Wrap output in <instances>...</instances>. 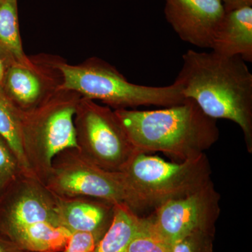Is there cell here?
<instances>
[{
	"label": "cell",
	"mask_w": 252,
	"mask_h": 252,
	"mask_svg": "<svg viewBox=\"0 0 252 252\" xmlns=\"http://www.w3.org/2000/svg\"><path fill=\"white\" fill-rule=\"evenodd\" d=\"M22 172L9 144L0 135V194Z\"/></svg>",
	"instance_id": "cell-18"
},
{
	"label": "cell",
	"mask_w": 252,
	"mask_h": 252,
	"mask_svg": "<svg viewBox=\"0 0 252 252\" xmlns=\"http://www.w3.org/2000/svg\"><path fill=\"white\" fill-rule=\"evenodd\" d=\"M74 124L78 150L100 168L121 172L137 152L115 110L108 106L81 97Z\"/></svg>",
	"instance_id": "cell-7"
},
{
	"label": "cell",
	"mask_w": 252,
	"mask_h": 252,
	"mask_svg": "<svg viewBox=\"0 0 252 252\" xmlns=\"http://www.w3.org/2000/svg\"><path fill=\"white\" fill-rule=\"evenodd\" d=\"M136 151L161 152L181 162L205 154L220 137L217 120L193 100L154 110L117 109Z\"/></svg>",
	"instance_id": "cell-2"
},
{
	"label": "cell",
	"mask_w": 252,
	"mask_h": 252,
	"mask_svg": "<svg viewBox=\"0 0 252 252\" xmlns=\"http://www.w3.org/2000/svg\"><path fill=\"white\" fill-rule=\"evenodd\" d=\"M165 18L182 40L211 49L224 17L220 0H164Z\"/></svg>",
	"instance_id": "cell-11"
},
{
	"label": "cell",
	"mask_w": 252,
	"mask_h": 252,
	"mask_svg": "<svg viewBox=\"0 0 252 252\" xmlns=\"http://www.w3.org/2000/svg\"><path fill=\"white\" fill-rule=\"evenodd\" d=\"M142 220L143 217L126 204H115L111 224L99 240L94 252H127Z\"/></svg>",
	"instance_id": "cell-14"
},
{
	"label": "cell",
	"mask_w": 252,
	"mask_h": 252,
	"mask_svg": "<svg viewBox=\"0 0 252 252\" xmlns=\"http://www.w3.org/2000/svg\"><path fill=\"white\" fill-rule=\"evenodd\" d=\"M62 58L49 54L28 56L22 63L5 67L1 90L23 113L44 104L63 89Z\"/></svg>",
	"instance_id": "cell-10"
},
{
	"label": "cell",
	"mask_w": 252,
	"mask_h": 252,
	"mask_svg": "<svg viewBox=\"0 0 252 252\" xmlns=\"http://www.w3.org/2000/svg\"><path fill=\"white\" fill-rule=\"evenodd\" d=\"M44 185L64 198L87 197L112 204H126L138 214L140 207L122 172H110L83 157L77 148L54 157Z\"/></svg>",
	"instance_id": "cell-6"
},
{
	"label": "cell",
	"mask_w": 252,
	"mask_h": 252,
	"mask_svg": "<svg viewBox=\"0 0 252 252\" xmlns=\"http://www.w3.org/2000/svg\"><path fill=\"white\" fill-rule=\"evenodd\" d=\"M140 211L193 193L211 182L206 154L178 163L136 152L121 172Z\"/></svg>",
	"instance_id": "cell-4"
},
{
	"label": "cell",
	"mask_w": 252,
	"mask_h": 252,
	"mask_svg": "<svg viewBox=\"0 0 252 252\" xmlns=\"http://www.w3.org/2000/svg\"><path fill=\"white\" fill-rule=\"evenodd\" d=\"M5 66L4 63L0 59V89H1V83H2L3 77H4Z\"/></svg>",
	"instance_id": "cell-23"
},
{
	"label": "cell",
	"mask_w": 252,
	"mask_h": 252,
	"mask_svg": "<svg viewBox=\"0 0 252 252\" xmlns=\"http://www.w3.org/2000/svg\"><path fill=\"white\" fill-rule=\"evenodd\" d=\"M225 11H232L245 6H252V0H220Z\"/></svg>",
	"instance_id": "cell-21"
},
{
	"label": "cell",
	"mask_w": 252,
	"mask_h": 252,
	"mask_svg": "<svg viewBox=\"0 0 252 252\" xmlns=\"http://www.w3.org/2000/svg\"><path fill=\"white\" fill-rule=\"evenodd\" d=\"M216 231H198L174 245L172 252H213Z\"/></svg>",
	"instance_id": "cell-19"
},
{
	"label": "cell",
	"mask_w": 252,
	"mask_h": 252,
	"mask_svg": "<svg viewBox=\"0 0 252 252\" xmlns=\"http://www.w3.org/2000/svg\"><path fill=\"white\" fill-rule=\"evenodd\" d=\"M225 56H240L252 62V6L226 11L211 49Z\"/></svg>",
	"instance_id": "cell-13"
},
{
	"label": "cell",
	"mask_w": 252,
	"mask_h": 252,
	"mask_svg": "<svg viewBox=\"0 0 252 252\" xmlns=\"http://www.w3.org/2000/svg\"><path fill=\"white\" fill-rule=\"evenodd\" d=\"M59 67L64 78L63 89L99 101L114 110L140 106L167 107L186 99L175 82L167 86L132 84L114 66L99 58H90L79 64H69L62 59Z\"/></svg>",
	"instance_id": "cell-3"
},
{
	"label": "cell",
	"mask_w": 252,
	"mask_h": 252,
	"mask_svg": "<svg viewBox=\"0 0 252 252\" xmlns=\"http://www.w3.org/2000/svg\"><path fill=\"white\" fill-rule=\"evenodd\" d=\"M27 58L20 34L18 0H0V59L6 67Z\"/></svg>",
	"instance_id": "cell-15"
},
{
	"label": "cell",
	"mask_w": 252,
	"mask_h": 252,
	"mask_svg": "<svg viewBox=\"0 0 252 252\" xmlns=\"http://www.w3.org/2000/svg\"></svg>",
	"instance_id": "cell-24"
},
{
	"label": "cell",
	"mask_w": 252,
	"mask_h": 252,
	"mask_svg": "<svg viewBox=\"0 0 252 252\" xmlns=\"http://www.w3.org/2000/svg\"><path fill=\"white\" fill-rule=\"evenodd\" d=\"M220 195L212 181L193 193L156 207L149 219L172 245L198 231H216Z\"/></svg>",
	"instance_id": "cell-9"
},
{
	"label": "cell",
	"mask_w": 252,
	"mask_h": 252,
	"mask_svg": "<svg viewBox=\"0 0 252 252\" xmlns=\"http://www.w3.org/2000/svg\"><path fill=\"white\" fill-rule=\"evenodd\" d=\"M102 235L86 232L73 233L61 252H94Z\"/></svg>",
	"instance_id": "cell-20"
},
{
	"label": "cell",
	"mask_w": 252,
	"mask_h": 252,
	"mask_svg": "<svg viewBox=\"0 0 252 252\" xmlns=\"http://www.w3.org/2000/svg\"><path fill=\"white\" fill-rule=\"evenodd\" d=\"M57 212L63 227L70 231L104 235L111 224L114 204L87 197L56 195Z\"/></svg>",
	"instance_id": "cell-12"
},
{
	"label": "cell",
	"mask_w": 252,
	"mask_h": 252,
	"mask_svg": "<svg viewBox=\"0 0 252 252\" xmlns=\"http://www.w3.org/2000/svg\"><path fill=\"white\" fill-rule=\"evenodd\" d=\"M17 245L0 234V252H24Z\"/></svg>",
	"instance_id": "cell-22"
},
{
	"label": "cell",
	"mask_w": 252,
	"mask_h": 252,
	"mask_svg": "<svg viewBox=\"0 0 252 252\" xmlns=\"http://www.w3.org/2000/svg\"><path fill=\"white\" fill-rule=\"evenodd\" d=\"M174 246L154 226L149 217H143L127 252H172Z\"/></svg>",
	"instance_id": "cell-17"
},
{
	"label": "cell",
	"mask_w": 252,
	"mask_h": 252,
	"mask_svg": "<svg viewBox=\"0 0 252 252\" xmlns=\"http://www.w3.org/2000/svg\"><path fill=\"white\" fill-rule=\"evenodd\" d=\"M81 97L61 89L44 104L23 113V152L30 170L44 184L54 157L64 149L77 148L74 117Z\"/></svg>",
	"instance_id": "cell-5"
},
{
	"label": "cell",
	"mask_w": 252,
	"mask_h": 252,
	"mask_svg": "<svg viewBox=\"0 0 252 252\" xmlns=\"http://www.w3.org/2000/svg\"><path fill=\"white\" fill-rule=\"evenodd\" d=\"M23 112L19 110L0 89V135L9 144L23 172L28 175H33L23 152Z\"/></svg>",
	"instance_id": "cell-16"
},
{
	"label": "cell",
	"mask_w": 252,
	"mask_h": 252,
	"mask_svg": "<svg viewBox=\"0 0 252 252\" xmlns=\"http://www.w3.org/2000/svg\"><path fill=\"white\" fill-rule=\"evenodd\" d=\"M46 224L62 226L56 195L35 176L22 172L0 194V234L16 245Z\"/></svg>",
	"instance_id": "cell-8"
},
{
	"label": "cell",
	"mask_w": 252,
	"mask_h": 252,
	"mask_svg": "<svg viewBox=\"0 0 252 252\" xmlns=\"http://www.w3.org/2000/svg\"><path fill=\"white\" fill-rule=\"evenodd\" d=\"M175 83L208 117L235 123L252 153V74L240 56L189 50Z\"/></svg>",
	"instance_id": "cell-1"
}]
</instances>
